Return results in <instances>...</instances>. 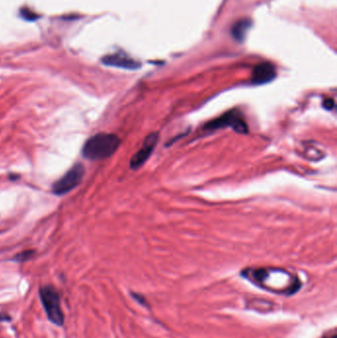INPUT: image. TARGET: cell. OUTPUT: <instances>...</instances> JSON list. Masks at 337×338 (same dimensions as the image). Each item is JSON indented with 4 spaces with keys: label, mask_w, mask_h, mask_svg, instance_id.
<instances>
[{
    "label": "cell",
    "mask_w": 337,
    "mask_h": 338,
    "mask_svg": "<svg viewBox=\"0 0 337 338\" xmlns=\"http://www.w3.org/2000/svg\"><path fill=\"white\" fill-rule=\"evenodd\" d=\"M250 21L249 20H241L237 22L236 25L233 27V36L237 41H243L245 34L247 33L249 27H250Z\"/></svg>",
    "instance_id": "cell-8"
},
{
    "label": "cell",
    "mask_w": 337,
    "mask_h": 338,
    "mask_svg": "<svg viewBox=\"0 0 337 338\" xmlns=\"http://www.w3.org/2000/svg\"><path fill=\"white\" fill-rule=\"evenodd\" d=\"M323 107L326 109V110H332L334 107H335V102L333 99L329 98V99H326L323 101Z\"/></svg>",
    "instance_id": "cell-11"
},
{
    "label": "cell",
    "mask_w": 337,
    "mask_h": 338,
    "mask_svg": "<svg viewBox=\"0 0 337 338\" xmlns=\"http://www.w3.org/2000/svg\"><path fill=\"white\" fill-rule=\"evenodd\" d=\"M9 320H10V317H8L7 315L0 314V321H9Z\"/></svg>",
    "instance_id": "cell-12"
},
{
    "label": "cell",
    "mask_w": 337,
    "mask_h": 338,
    "mask_svg": "<svg viewBox=\"0 0 337 338\" xmlns=\"http://www.w3.org/2000/svg\"><path fill=\"white\" fill-rule=\"evenodd\" d=\"M103 64L109 67H115V68H125V69H130L134 70L141 68V64L136 62L135 60L129 58L125 53H115V54H110L105 57L102 60Z\"/></svg>",
    "instance_id": "cell-7"
},
{
    "label": "cell",
    "mask_w": 337,
    "mask_h": 338,
    "mask_svg": "<svg viewBox=\"0 0 337 338\" xmlns=\"http://www.w3.org/2000/svg\"><path fill=\"white\" fill-rule=\"evenodd\" d=\"M85 168L82 163H76L68 172L52 184V193L64 195L78 186L85 177Z\"/></svg>",
    "instance_id": "cell-4"
},
{
    "label": "cell",
    "mask_w": 337,
    "mask_h": 338,
    "mask_svg": "<svg viewBox=\"0 0 337 338\" xmlns=\"http://www.w3.org/2000/svg\"><path fill=\"white\" fill-rule=\"evenodd\" d=\"M132 296H133V298L135 299V301H136L137 303H139V304H142V305H145V306H148V305H149L148 302H147V300H146V298H145V297H143L142 295H139V294H135V293H132Z\"/></svg>",
    "instance_id": "cell-10"
},
{
    "label": "cell",
    "mask_w": 337,
    "mask_h": 338,
    "mask_svg": "<svg viewBox=\"0 0 337 338\" xmlns=\"http://www.w3.org/2000/svg\"><path fill=\"white\" fill-rule=\"evenodd\" d=\"M40 298L45 313L51 323L62 326L65 321V315L61 305V298L54 288L48 285L40 289Z\"/></svg>",
    "instance_id": "cell-2"
},
{
    "label": "cell",
    "mask_w": 337,
    "mask_h": 338,
    "mask_svg": "<svg viewBox=\"0 0 337 338\" xmlns=\"http://www.w3.org/2000/svg\"><path fill=\"white\" fill-rule=\"evenodd\" d=\"M223 128H232L238 134H247L248 126L243 114L238 109H233L218 118L208 122L204 126L205 131H217Z\"/></svg>",
    "instance_id": "cell-3"
},
{
    "label": "cell",
    "mask_w": 337,
    "mask_h": 338,
    "mask_svg": "<svg viewBox=\"0 0 337 338\" xmlns=\"http://www.w3.org/2000/svg\"><path fill=\"white\" fill-rule=\"evenodd\" d=\"M159 135L158 133H152L151 135H148L139 149V151L135 152V155L132 157L131 162H130V167L134 170L141 168L147 160L150 158L152 155V152L154 151L157 142H158Z\"/></svg>",
    "instance_id": "cell-5"
},
{
    "label": "cell",
    "mask_w": 337,
    "mask_h": 338,
    "mask_svg": "<svg viewBox=\"0 0 337 338\" xmlns=\"http://www.w3.org/2000/svg\"><path fill=\"white\" fill-rule=\"evenodd\" d=\"M34 254V250H25V251H22L21 254L15 255L14 260L18 261V262H24V261H27L30 258H32Z\"/></svg>",
    "instance_id": "cell-9"
},
{
    "label": "cell",
    "mask_w": 337,
    "mask_h": 338,
    "mask_svg": "<svg viewBox=\"0 0 337 338\" xmlns=\"http://www.w3.org/2000/svg\"><path fill=\"white\" fill-rule=\"evenodd\" d=\"M118 135L109 133H99L92 135L85 142L82 155L86 159L98 161L112 156L120 147Z\"/></svg>",
    "instance_id": "cell-1"
},
{
    "label": "cell",
    "mask_w": 337,
    "mask_h": 338,
    "mask_svg": "<svg viewBox=\"0 0 337 338\" xmlns=\"http://www.w3.org/2000/svg\"><path fill=\"white\" fill-rule=\"evenodd\" d=\"M276 77V68L270 63H262L256 66L252 71L251 83L254 85L269 83Z\"/></svg>",
    "instance_id": "cell-6"
}]
</instances>
